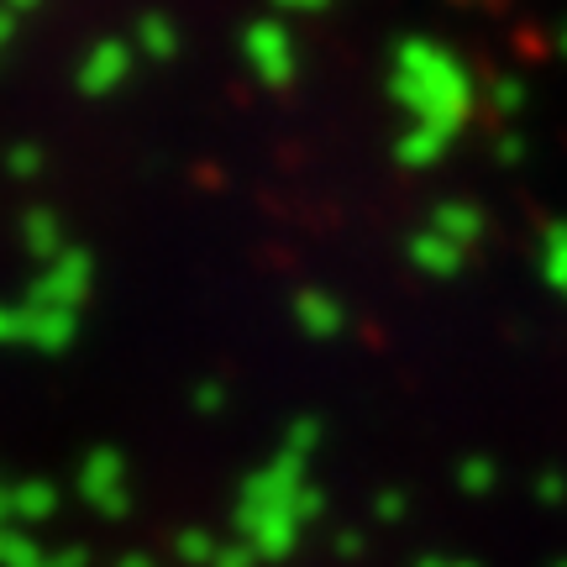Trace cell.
<instances>
[{
  "label": "cell",
  "mask_w": 567,
  "mask_h": 567,
  "mask_svg": "<svg viewBox=\"0 0 567 567\" xmlns=\"http://www.w3.org/2000/svg\"><path fill=\"white\" fill-rule=\"evenodd\" d=\"M415 258H421L425 268H457V258H463V247L446 243L442 231H421L415 237Z\"/></svg>",
  "instance_id": "3957f363"
},
{
  "label": "cell",
  "mask_w": 567,
  "mask_h": 567,
  "mask_svg": "<svg viewBox=\"0 0 567 567\" xmlns=\"http://www.w3.org/2000/svg\"><path fill=\"white\" fill-rule=\"evenodd\" d=\"M442 147H446V137L425 132V126H410L405 137H400V158L405 163H431V158H442Z\"/></svg>",
  "instance_id": "277c9868"
},
{
  "label": "cell",
  "mask_w": 567,
  "mask_h": 567,
  "mask_svg": "<svg viewBox=\"0 0 567 567\" xmlns=\"http://www.w3.org/2000/svg\"><path fill=\"white\" fill-rule=\"evenodd\" d=\"M247 53H252V63H258V74L274 80V84H284L289 74H295V48H289V32L274 27V21H258V27L247 32Z\"/></svg>",
  "instance_id": "7a4b0ae2"
},
{
  "label": "cell",
  "mask_w": 567,
  "mask_h": 567,
  "mask_svg": "<svg viewBox=\"0 0 567 567\" xmlns=\"http://www.w3.org/2000/svg\"><path fill=\"white\" fill-rule=\"evenodd\" d=\"M563 53H567V32H563Z\"/></svg>",
  "instance_id": "ba28073f"
},
{
  "label": "cell",
  "mask_w": 567,
  "mask_h": 567,
  "mask_svg": "<svg viewBox=\"0 0 567 567\" xmlns=\"http://www.w3.org/2000/svg\"><path fill=\"white\" fill-rule=\"evenodd\" d=\"M279 6H295V11H316V6H326V0H279Z\"/></svg>",
  "instance_id": "8992f818"
},
{
  "label": "cell",
  "mask_w": 567,
  "mask_h": 567,
  "mask_svg": "<svg viewBox=\"0 0 567 567\" xmlns=\"http://www.w3.org/2000/svg\"><path fill=\"white\" fill-rule=\"evenodd\" d=\"M547 279L567 295V226H551L547 231Z\"/></svg>",
  "instance_id": "5b68a950"
},
{
  "label": "cell",
  "mask_w": 567,
  "mask_h": 567,
  "mask_svg": "<svg viewBox=\"0 0 567 567\" xmlns=\"http://www.w3.org/2000/svg\"><path fill=\"white\" fill-rule=\"evenodd\" d=\"M394 101L415 116V126L452 137L473 111V74L431 38H410L394 48Z\"/></svg>",
  "instance_id": "6da1fadb"
},
{
  "label": "cell",
  "mask_w": 567,
  "mask_h": 567,
  "mask_svg": "<svg viewBox=\"0 0 567 567\" xmlns=\"http://www.w3.org/2000/svg\"><path fill=\"white\" fill-rule=\"evenodd\" d=\"M425 567H463V563H425Z\"/></svg>",
  "instance_id": "52a82bcc"
}]
</instances>
